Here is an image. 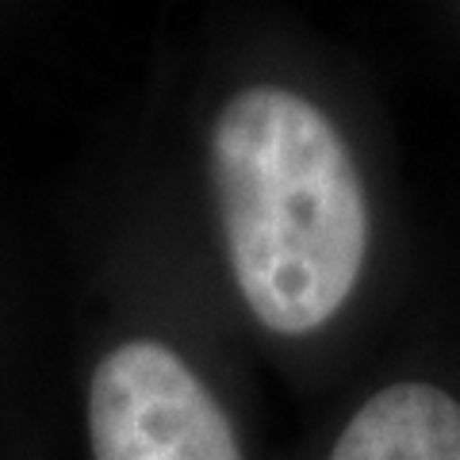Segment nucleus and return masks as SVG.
<instances>
[{
  "instance_id": "f257e3e1",
  "label": "nucleus",
  "mask_w": 460,
  "mask_h": 460,
  "mask_svg": "<svg viewBox=\"0 0 460 460\" xmlns=\"http://www.w3.org/2000/svg\"><path fill=\"white\" fill-rule=\"evenodd\" d=\"M211 181L238 292L277 334H311L353 296L368 204L338 127L292 89L250 84L211 131Z\"/></svg>"
},
{
  "instance_id": "f03ea898",
  "label": "nucleus",
  "mask_w": 460,
  "mask_h": 460,
  "mask_svg": "<svg viewBox=\"0 0 460 460\" xmlns=\"http://www.w3.org/2000/svg\"><path fill=\"white\" fill-rule=\"evenodd\" d=\"M93 460H242L204 380L162 341H123L89 384Z\"/></svg>"
},
{
  "instance_id": "7ed1b4c3",
  "label": "nucleus",
  "mask_w": 460,
  "mask_h": 460,
  "mask_svg": "<svg viewBox=\"0 0 460 460\" xmlns=\"http://www.w3.org/2000/svg\"><path fill=\"white\" fill-rule=\"evenodd\" d=\"M330 460H460V402L434 384H392L353 414Z\"/></svg>"
}]
</instances>
